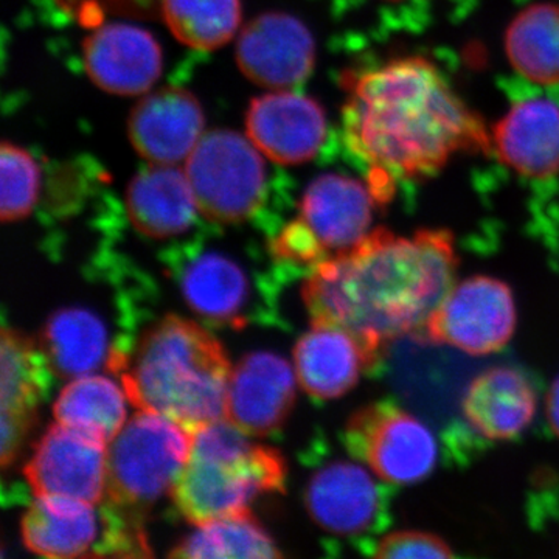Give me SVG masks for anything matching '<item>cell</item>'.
Here are the masks:
<instances>
[{
    "label": "cell",
    "mask_w": 559,
    "mask_h": 559,
    "mask_svg": "<svg viewBox=\"0 0 559 559\" xmlns=\"http://www.w3.org/2000/svg\"><path fill=\"white\" fill-rule=\"evenodd\" d=\"M457 270L451 231L425 229L403 237L377 229L355 248L312 266L301 297L311 323L347 331L377 364L393 342L418 340Z\"/></svg>",
    "instance_id": "1"
},
{
    "label": "cell",
    "mask_w": 559,
    "mask_h": 559,
    "mask_svg": "<svg viewBox=\"0 0 559 559\" xmlns=\"http://www.w3.org/2000/svg\"><path fill=\"white\" fill-rule=\"evenodd\" d=\"M345 91V138L371 173L428 178L460 153L492 148L484 121L426 58H396L349 75Z\"/></svg>",
    "instance_id": "2"
},
{
    "label": "cell",
    "mask_w": 559,
    "mask_h": 559,
    "mask_svg": "<svg viewBox=\"0 0 559 559\" xmlns=\"http://www.w3.org/2000/svg\"><path fill=\"white\" fill-rule=\"evenodd\" d=\"M116 373L135 409L156 412L190 432L226 418L230 360L207 330L168 314L143 331L130 355L112 349Z\"/></svg>",
    "instance_id": "3"
},
{
    "label": "cell",
    "mask_w": 559,
    "mask_h": 559,
    "mask_svg": "<svg viewBox=\"0 0 559 559\" xmlns=\"http://www.w3.org/2000/svg\"><path fill=\"white\" fill-rule=\"evenodd\" d=\"M285 460L277 450L252 443L226 418L191 432L186 468L170 496L191 524L248 511L266 492L285 491Z\"/></svg>",
    "instance_id": "4"
},
{
    "label": "cell",
    "mask_w": 559,
    "mask_h": 559,
    "mask_svg": "<svg viewBox=\"0 0 559 559\" xmlns=\"http://www.w3.org/2000/svg\"><path fill=\"white\" fill-rule=\"evenodd\" d=\"M190 451V430L156 412L139 409L109 441L106 502L143 521L154 502L170 495Z\"/></svg>",
    "instance_id": "5"
},
{
    "label": "cell",
    "mask_w": 559,
    "mask_h": 559,
    "mask_svg": "<svg viewBox=\"0 0 559 559\" xmlns=\"http://www.w3.org/2000/svg\"><path fill=\"white\" fill-rule=\"evenodd\" d=\"M24 546L44 558L148 557L142 521L110 506L36 496L21 522Z\"/></svg>",
    "instance_id": "6"
},
{
    "label": "cell",
    "mask_w": 559,
    "mask_h": 559,
    "mask_svg": "<svg viewBox=\"0 0 559 559\" xmlns=\"http://www.w3.org/2000/svg\"><path fill=\"white\" fill-rule=\"evenodd\" d=\"M183 170L205 218L237 224L259 212L266 165L261 151L240 132L205 131Z\"/></svg>",
    "instance_id": "7"
},
{
    "label": "cell",
    "mask_w": 559,
    "mask_h": 559,
    "mask_svg": "<svg viewBox=\"0 0 559 559\" xmlns=\"http://www.w3.org/2000/svg\"><path fill=\"white\" fill-rule=\"evenodd\" d=\"M516 325V301L510 286L489 275H474L454 283L444 294L418 341L487 356L509 344Z\"/></svg>",
    "instance_id": "8"
},
{
    "label": "cell",
    "mask_w": 559,
    "mask_h": 559,
    "mask_svg": "<svg viewBox=\"0 0 559 559\" xmlns=\"http://www.w3.org/2000/svg\"><path fill=\"white\" fill-rule=\"evenodd\" d=\"M347 447L378 477L392 485H414L436 469L439 447L432 430L392 403L359 409L347 425Z\"/></svg>",
    "instance_id": "9"
},
{
    "label": "cell",
    "mask_w": 559,
    "mask_h": 559,
    "mask_svg": "<svg viewBox=\"0 0 559 559\" xmlns=\"http://www.w3.org/2000/svg\"><path fill=\"white\" fill-rule=\"evenodd\" d=\"M108 443L69 426L51 425L43 433L24 474L36 496H61L84 502L106 499Z\"/></svg>",
    "instance_id": "10"
},
{
    "label": "cell",
    "mask_w": 559,
    "mask_h": 559,
    "mask_svg": "<svg viewBox=\"0 0 559 559\" xmlns=\"http://www.w3.org/2000/svg\"><path fill=\"white\" fill-rule=\"evenodd\" d=\"M237 64L246 79L261 87L293 90L314 69V38L293 14H260L238 36Z\"/></svg>",
    "instance_id": "11"
},
{
    "label": "cell",
    "mask_w": 559,
    "mask_h": 559,
    "mask_svg": "<svg viewBox=\"0 0 559 559\" xmlns=\"http://www.w3.org/2000/svg\"><path fill=\"white\" fill-rule=\"evenodd\" d=\"M246 131L267 159L301 165L314 159L325 142L326 114L314 98L274 91L250 102Z\"/></svg>",
    "instance_id": "12"
},
{
    "label": "cell",
    "mask_w": 559,
    "mask_h": 559,
    "mask_svg": "<svg viewBox=\"0 0 559 559\" xmlns=\"http://www.w3.org/2000/svg\"><path fill=\"white\" fill-rule=\"evenodd\" d=\"M296 369L274 353H250L231 370L226 419L249 437L282 428L296 401Z\"/></svg>",
    "instance_id": "13"
},
{
    "label": "cell",
    "mask_w": 559,
    "mask_h": 559,
    "mask_svg": "<svg viewBox=\"0 0 559 559\" xmlns=\"http://www.w3.org/2000/svg\"><path fill=\"white\" fill-rule=\"evenodd\" d=\"M377 204L369 183L329 173L308 186L297 221L318 242L326 260L355 248L370 234Z\"/></svg>",
    "instance_id": "14"
},
{
    "label": "cell",
    "mask_w": 559,
    "mask_h": 559,
    "mask_svg": "<svg viewBox=\"0 0 559 559\" xmlns=\"http://www.w3.org/2000/svg\"><path fill=\"white\" fill-rule=\"evenodd\" d=\"M204 134L205 117L200 102L179 87L150 92L134 106L128 120L132 146L148 164H182Z\"/></svg>",
    "instance_id": "15"
},
{
    "label": "cell",
    "mask_w": 559,
    "mask_h": 559,
    "mask_svg": "<svg viewBox=\"0 0 559 559\" xmlns=\"http://www.w3.org/2000/svg\"><path fill=\"white\" fill-rule=\"evenodd\" d=\"M83 60L95 86L124 97L146 94L164 66L157 39L145 28L123 22L91 33L84 40Z\"/></svg>",
    "instance_id": "16"
},
{
    "label": "cell",
    "mask_w": 559,
    "mask_h": 559,
    "mask_svg": "<svg viewBox=\"0 0 559 559\" xmlns=\"http://www.w3.org/2000/svg\"><path fill=\"white\" fill-rule=\"evenodd\" d=\"M49 369L43 349L16 330L3 326L0 344V460L3 468L14 462L25 437L31 432L47 388Z\"/></svg>",
    "instance_id": "17"
},
{
    "label": "cell",
    "mask_w": 559,
    "mask_h": 559,
    "mask_svg": "<svg viewBox=\"0 0 559 559\" xmlns=\"http://www.w3.org/2000/svg\"><path fill=\"white\" fill-rule=\"evenodd\" d=\"M499 159L530 179L559 173V106L549 98L514 103L492 130Z\"/></svg>",
    "instance_id": "18"
},
{
    "label": "cell",
    "mask_w": 559,
    "mask_h": 559,
    "mask_svg": "<svg viewBox=\"0 0 559 559\" xmlns=\"http://www.w3.org/2000/svg\"><path fill=\"white\" fill-rule=\"evenodd\" d=\"M538 395L522 371L491 367L477 374L462 399V414L471 428L488 440L516 439L532 425Z\"/></svg>",
    "instance_id": "19"
},
{
    "label": "cell",
    "mask_w": 559,
    "mask_h": 559,
    "mask_svg": "<svg viewBox=\"0 0 559 559\" xmlns=\"http://www.w3.org/2000/svg\"><path fill=\"white\" fill-rule=\"evenodd\" d=\"M373 366L356 337L323 323H311L294 348L297 381L308 395L319 400L341 399Z\"/></svg>",
    "instance_id": "20"
},
{
    "label": "cell",
    "mask_w": 559,
    "mask_h": 559,
    "mask_svg": "<svg viewBox=\"0 0 559 559\" xmlns=\"http://www.w3.org/2000/svg\"><path fill=\"white\" fill-rule=\"evenodd\" d=\"M305 502L320 528L355 536L370 527L380 499L369 469L358 463L333 462L311 477Z\"/></svg>",
    "instance_id": "21"
},
{
    "label": "cell",
    "mask_w": 559,
    "mask_h": 559,
    "mask_svg": "<svg viewBox=\"0 0 559 559\" xmlns=\"http://www.w3.org/2000/svg\"><path fill=\"white\" fill-rule=\"evenodd\" d=\"M127 212L134 229L154 240L186 234L197 218V198L179 165L150 164L131 179Z\"/></svg>",
    "instance_id": "22"
},
{
    "label": "cell",
    "mask_w": 559,
    "mask_h": 559,
    "mask_svg": "<svg viewBox=\"0 0 559 559\" xmlns=\"http://www.w3.org/2000/svg\"><path fill=\"white\" fill-rule=\"evenodd\" d=\"M43 349L51 373L75 380L108 367L109 348L105 323L83 308H68L50 316L43 331Z\"/></svg>",
    "instance_id": "23"
},
{
    "label": "cell",
    "mask_w": 559,
    "mask_h": 559,
    "mask_svg": "<svg viewBox=\"0 0 559 559\" xmlns=\"http://www.w3.org/2000/svg\"><path fill=\"white\" fill-rule=\"evenodd\" d=\"M187 305L216 323H238L249 301V280L240 264L218 252L202 253L191 260L180 275Z\"/></svg>",
    "instance_id": "24"
},
{
    "label": "cell",
    "mask_w": 559,
    "mask_h": 559,
    "mask_svg": "<svg viewBox=\"0 0 559 559\" xmlns=\"http://www.w3.org/2000/svg\"><path fill=\"white\" fill-rule=\"evenodd\" d=\"M127 392L103 374H84L61 390L53 404L58 423L109 441L127 423Z\"/></svg>",
    "instance_id": "25"
},
{
    "label": "cell",
    "mask_w": 559,
    "mask_h": 559,
    "mask_svg": "<svg viewBox=\"0 0 559 559\" xmlns=\"http://www.w3.org/2000/svg\"><path fill=\"white\" fill-rule=\"evenodd\" d=\"M506 51L516 72L538 84H559V3H533L507 28Z\"/></svg>",
    "instance_id": "26"
},
{
    "label": "cell",
    "mask_w": 559,
    "mask_h": 559,
    "mask_svg": "<svg viewBox=\"0 0 559 559\" xmlns=\"http://www.w3.org/2000/svg\"><path fill=\"white\" fill-rule=\"evenodd\" d=\"M186 559H272L282 558L274 540L250 511L229 514L197 525L190 536L170 551Z\"/></svg>",
    "instance_id": "27"
},
{
    "label": "cell",
    "mask_w": 559,
    "mask_h": 559,
    "mask_svg": "<svg viewBox=\"0 0 559 559\" xmlns=\"http://www.w3.org/2000/svg\"><path fill=\"white\" fill-rule=\"evenodd\" d=\"M164 20L175 38L194 50H216L237 35L241 0H164Z\"/></svg>",
    "instance_id": "28"
},
{
    "label": "cell",
    "mask_w": 559,
    "mask_h": 559,
    "mask_svg": "<svg viewBox=\"0 0 559 559\" xmlns=\"http://www.w3.org/2000/svg\"><path fill=\"white\" fill-rule=\"evenodd\" d=\"M0 218L3 223L31 215L38 201L39 167L32 154L14 143L0 146Z\"/></svg>",
    "instance_id": "29"
},
{
    "label": "cell",
    "mask_w": 559,
    "mask_h": 559,
    "mask_svg": "<svg viewBox=\"0 0 559 559\" xmlns=\"http://www.w3.org/2000/svg\"><path fill=\"white\" fill-rule=\"evenodd\" d=\"M374 558L412 559V558H452L450 544L433 533L421 530H399L389 533L377 544Z\"/></svg>",
    "instance_id": "30"
},
{
    "label": "cell",
    "mask_w": 559,
    "mask_h": 559,
    "mask_svg": "<svg viewBox=\"0 0 559 559\" xmlns=\"http://www.w3.org/2000/svg\"><path fill=\"white\" fill-rule=\"evenodd\" d=\"M546 415L550 429L559 439V377L551 382L549 393H547Z\"/></svg>",
    "instance_id": "31"
}]
</instances>
